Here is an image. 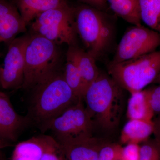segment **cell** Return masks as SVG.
I'll return each instance as SVG.
<instances>
[{
  "instance_id": "5",
  "label": "cell",
  "mask_w": 160,
  "mask_h": 160,
  "mask_svg": "<svg viewBox=\"0 0 160 160\" xmlns=\"http://www.w3.org/2000/svg\"><path fill=\"white\" fill-rule=\"evenodd\" d=\"M25 52V74L22 87L31 89L46 75L60 66L58 45L41 36L30 33Z\"/></svg>"
},
{
  "instance_id": "7",
  "label": "cell",
  "mask_w": 160,
  "mask_h": 160,
  "mask_svg": "<svg viewBox=\"0 0 160 160\" xmlns=\"http://www.w3.org/2000/svg\"><path fill=\"white\" fill-rule=\"evenodd\" d=\"M160 46V34L142 26H134L121 39L111 63H118L156 51Z\"/></svg>"
},
{
  "instance_id": "3",
  "label": "cell",
  "mask_w": 160,
  "mask_h": 160,
  "mask_svg": "<svg viewBox=\"0 0 160 160\" xmlns=\"http://www.w3.org/2000/svg\"><path fill=\"white\" fill-rule=\"evenodd\" d=\"M75 25L86 49L96 60L110 49L114 38V28L104 11L86 4L74 7Z\"/></svg>"
},
{
  "instance_id": "27",
  "label": "cell",
  "mask_w": 160,
  "mask_h": 160,
  "mask_svg": "<svg viewBox=\"0 0 160 160\" xmlns=\"http://www.w3.org/2000/svg\"><path fill=\"white\" fill-rule=\"evenodd\" d=\"M84 4L92 6L93 8L104 11L108 7L107 0H79Z\"/></svg>"
},
{
  "instance_id": "19",
  "label": "cell",
  "mask_w": 160,
  "mask_h": 160,
  "mask_svg": "<svg viewBox=\"0 0 160 160\" xmlns=\"http://www.w3.org/2000/svg\"><path fill=\"white\" fill-rule=\"evenodd\" d=\"M116 14L134 26L141 25L139 0H107Z\"/></svg>"
},
{
  "instance_id": "30",
  "label": "cell",
  "mask_w": 160,
  "mask_h": 160,
  "mask_svg": "<svg viewBox=\"0 0 160 160\" xmlns=\"http://www.w3.org/2000/svg\"><path fill=\"white\" fill-rule=\"evenodd\" d=\"M152 83H154V84H158V85H160V72L159 74H158L157 77L153 81Z\"/></svg>"
},
{
  "instance_id": "8",
  "label": "cell",
  "mask_w": 160,
  "mask_h": 160,
  "mask_svg": "<svg viewBox=\"0 0 160 160\" xmlns=\"http://www.w3.org/2000/svg\"><path fill=\"white\" fill-rule=\"evenodd\" d=\"M30 34L16 38L9 42L1 74V86L4 89L22 86L25 74V52Z\"/></svg>"
},
{
  "instance_id": "10",
  "label": "cell",
  "mask_w": 160,
  "mask_h": 160,
  "mask_svg": "<svg viewBox=\"0 0 160 160\" xmlns=\"http://www.w3.org/2000/svg\"><path fill=\"white\" fill-rule=\"evenodd\" d=\"M26 26L11 0H0V42H9L25 32Z\"/></svg>"
},
{
  "instance_id": "18",
  "label": "cell",
  "mask_w": 160,
  "mask_h": 160,
  "mask_svg": "<svg viewBox=\"0 0 160 160\" xmlns=\"http://www.w3.org/2000/svg\"><path fill=\"white\" fill-rule=\"evenodd\" d=\"M130 94L126 111L129 119L152 120L154 115L145 89L134 92Z\"/></svg>"
},
{
  "instance_id": "22",
  "label": "cell",
  "mask_w": 160,
  "mask_h": 160,
  "mask_svg": "<svg viewBox=\"0 0 160 160\" xmlns=\"http://www.w3.org/2000/svg\"><path fill=\"white\" fill-rule=\"evenodd\" d=\"M122 149L116 144H103L99 152L98 160H121Z\"/></svg>"
},
{
  "instance_id": "12",
  "label": "cell",
  "mask_w": 160,
  "mask_h": 160,
  "mask_svg": "<svg viewBox=\"0 0 160 160\" xmlns=\"http://www.w3.org/2000/svg\"><path fill=\"white\" fill-rule=\"evenodd\" d=\"M31 23L76 31L75 25L74 7H72L68 3L50 9L40 14Z\"/></svg>"
},
{
  "instance_id": "14",
  "label": "cell",
  "mask_w": 160,
  "mask_h": 160,
  "mask_svg": "<svg viewBox=\"0 0 160 160\" xmlns=\"http://www.w3.org/2000/svg\"><path fill=\"white\" fill-rule=\"evenodd\" d=\"M67 51L71 54L79 70L84 93L87 88L97 78L100 74V71L96 62V60L77 45L69 46Z\"/></svg>"
},
{
  "instance_id": "26",
  "label": "cell",
  "mask_w": 160,
  "mask_h": 160,
  "mask_svg": "<svg viewBox=\"0 0 160 160\" xmlns=\"http://www.w3.org/2000/svg\"><path fill=\"white\" fill-rule=\"evenodd\" d=\"M140 146L137 144H128L123 147L121 160H139Z\"/></svg>"
},
{
  "instance_id": "20",
  "label": "cell",
  "mask_w": 160,
  "mask_h": 160,
  "mask_svg": "<svg viewBox=\"0 0 160 160\" xmlns=\"http://www.w3.org/2000/svg\"><path fill=\"white\" fill-rule=\"evenodd\" d=\"M141 21L160 34V0H139Z\"/></svg>"
},
{
  "instance_id": "21",
  "label": "cell",
  "mask_w": 160,
  "mask_h": 160,
  "mask_svg": "<svg viewBox=\"0 0 160 160\" xmlns=\"http://www.w3.org/2000/svg\"><path fill=\"white\" fill-rule=\"evenodd\" d=\"M63 72L65 81L75 95L79 99H83L84 89L82 77L76 63L68 51L66 53V62Z\"/></svg>"
},
{
  "instance_id": "2",
  "label": "cell",
  "mask_w": 160,
  "mask_h": 160,
  "mask_svg": "<svg viewBox=\"0 0 160 160\" xmlns=\"http://www.w3.org/2000/svg\"><path fill=\"white\" fill-rule=\"evenodd\" d=\"M95 127L111 132L118 125L124 108L123 89L109 75L100 72L83 96Z\"/></svg>"
},
{
  "instance_id": "24",
  "label": "cell",
  "mask_w": 160,
  "mask_h": 160,
  "mask_svg": "<svg viewBox=\"0 0 160 160\" xmlns=\"http://www.w3.org/2000/svg\"><path fill=\"white\" fill-rule=\"evenodd\" d=\"M41 160H65L58 143L52 137Z\"/></svg>"
},
{
  "instance_id": "17",
  "label": "cell",
  "mask_w": 160,
  "mask_h": 160,
  "mask_svg": "<svg viewBox=\"0 0 160 160\" xmlns=\"http://www.w3.org/2000/svg\"><path fill=\"white\" fill-rule=\"evenodd\" d=\"M30 30L31 34L41 36L58 46L62 44H66L69 46L76 45L78 34L75 31L32 23L31 24Z\"/></svg>"
},
{
  "instance_id": "25",
  "label": "cell",
  "mask_w": 160,
  "mask_h": 160,
  "mask_svg": "<svg viewBox=\"0 0 160 160\" xmlns=\"http://www.w3.org/2000/svg\"><path fill=\"white\" fill-rule=\"evenodd\" d=\"M145 90L154 115H160V84L152 86Z\"/></svg>"
},
{
  "instance_id": "1",
  "label": "cell",
  "mask_w": 160,
  "mask_h": 160,
  "mask_svg": "<svg viewBox=\"0 0 160 160\" xmlns=\"http://www.w3.org/2000/svg\"><path fill=\"white\" fill-rule=\"evenodd\" d=\"M31 89L28 118L45 130L52 120L81 100L66 83L60 66L46 75Z\"/></svg>"
},
{
  "instance_id": "4",
  "label": "cell",
  "mask_w": 160,
  "mask_h": 160,
  "mask_svg": "<svg viewBox=\"0 0 160 160\" xmlns=\"http://www.w3.org/2000/svg\"><path fill=\"white\" fill-rule=\"evenodd\" d=\"M110 77L123 89L132 93L153 82L160 72V50L118 63H110Z\"/></svg>"
},
{
  "instance_id": "11",
  "label": "cell",
  "mask_w": 160,
  "mask_h": 160,
  "mask_svg": "<svg viewBox=\"0 0 160 160\" xmlns=\"http://www.w3.org/2000/svg\"><path fill=\"white\" fill-rule=\"evenodd\" d=\"M29 121L28 118H23L18 114L5 93L0 95V138L15 141Z\"/></svg>"
},
{
  "instance_id": "13",
  "label": "cell",
  "mask_w": 160,
  "mask_h": 160,
  "mask_svg": "<svg viewBox=\"0 0 160 160\" xmlns=\"http://www.w3.org/2000/svg\"><path fill=\"white\" fill-rule=\"evenodd\" d=\"M27 26L45 12L69 3V0H11Z\"/></svg>"
},
{
  "instance_id": "29",
  "label": "cell",
  "mask_w": 160,
  "mask_h": 160,
  "mask_svg": "<svg viewBox=\"0 0 160 160\" xmlns=\"http://www.w3.org/2000/svg\"><path fill=\"white\" fill-rule=\"evenodd\" d=\"M9 146V144L6 142L5 140L2 139H0V149H3V148L7 147Z\"/></svg>"
},
{
  "instance_id": "15",
  "label": "cell",
  "mask_w": 160,
  "mask_h": 160,
  "mask_svg": "<svg viewBox=\"0 0 160 160\" xmlns=\"http://www.w3.org/2000/svg\"><path fill=\"white\" fill-rule=\"evenodd\" d=\"M51 137L38 136L18 143L13 150L12 160H41Z\"/></svg>"
},
{
  "instance_id": "28",
  "label": "cell",
  "mask_w": 160,
  "mask_h": 160,
  "mask_svg": "<svg viewBox=\"0 0 160 160\" xmlns=\"http://www.w3.org/2000/svg\"><path fill=\"white\" fill-rule=\"evenodd\" d=\"M152 121L154 126L153 133L156 142L160 147V115L157 116Z\"/></svg>"
},
{
  "instance_id": "16",
  "label": "cell",
  "mask_w": 160,
  "mask_h": 160,
  "mask_svg": "<svg viewBox=\"0 0 160 160\" xmlns=\"http://www.w3.org/2000/svg\"><path fill=\"white\" fill-rule=\"evenodd\" d=\"M152 120L129 119L121 132V143L123 144H137L146 142L153 133Z\"/></svg>"
},
{
  "instance_id": "33",
  "label": "cell",
  "mask_w": 160,
  "mask_h": 160,
  "mask_svg": "<svg viewBox=\"0 0 160 160\" xmlns=\"http://www.w3.org/2000/svg\"><path fill=\"white\" fill-rule=\"evenodd\" d=\"M65 160H67V159H66V158H65Z\"/></svg>"
},
{
  "instance_id": "31",
  "label": "cell",
  "mask_w": 160,
  "mask_h": 160,
  "mask_svg": "<svg viewBox=\"0 0 160 160\" xmlns=\"http://www.w3.org/2000/svg\"><path fill=\"white\" fill-rule=\"evenodd\" d=\"M2 68H1V66H0V86H1V74H2Z\"/></svg>"
},
{
  "instance_id": "6",
  "label": "cell",
  "mask_w": 160,
  "mask_h": 160,
  "mask_svg": "<svg viewBox=\"0 0 160 160\" xmlns=\"http://www.w3.org/2000/svg\"><path fill=\"white\" fill-rule=\"evenodd\" d=\"M95 126L83 99L67 108L48 124L57 142L93 136Z\"/></svg>"
},
{
  "instance_id": "32",
  "label": "cell",
  "mask_w": 160,
  "mask_h": 160,
  "mask_svg": "<svg viewBox=\"0 0 160 160\" xmlns=\"http://www.w3.org/2000/svg\"><path fill=\"white\" fill-rule=\"evenodd\" d=\"M3 92H2L0 91V95L2 94V93Z\"/></svg>"
},
{
  "instance_id": "23",
  "label": "cell",
  "mask_w": 160,
  "mask_h": 160,
  "mask_svg": "<svg viewBox=\"0 0 160 160\" xmlns=\"http://www.w3.org/2000/svg\"><path fill=\"white\" fill-rule=\"evenodd\" d=\"M139 160H160V147L157 143H146L140 146Z\"/></svg>"
},
{
  "instance_id": "9",
  "label": "cell",
  "mask_w": 160,
  "mask_h": 160,
  "mask_svg": "<svg viewBox=\"0 0 160 160\" xmlns=\"http://www.w3.org/2000/svg\"><path fill=\"white\" fill-rule=\"evenodd\" d=\"M57 142L67 160H98L99 152L103 145L94 136Z\"/></svg>"
}]
</instances>
